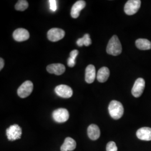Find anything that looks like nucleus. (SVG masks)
<instances>
[{
    "label": "nucleus",
    "mask_w": 151,
    "mask_h": 151,
    "mask_svg": "<svg viewBox=\"0 0 151 151\" xmlns=\"http://www.w3.org/2000/svg\"><path fill=\"white\" fill-rule=\"evenodd\" d=\"M122 52V44L120 42L119 38L116 35H114L108 43L106 52L108 54L114 56H117Z\"/></svg>",
    "instance_id": "obj_1"
},
{
    "label": "nucleus",
    "mask_w": 151,
    "mask_h": 151,
    "mask_svg": "<svg viewBox=\"0 0 151 151\" xmlns=\"http://www.w3.org/2000/svg\"><path fill=\"white\" fill-rule=\"evenodd\" d=\"M108 109L111 117L115 120L121 118L124 114L123 105L116 100H113L110 102Z\"/></svg>",
    "instance_id": "obj_2"
},
{
    "label": "nucleus",
    "mask_w": 151,
    "mask_h": 151,
    "mask_svg": "<svg viewBox=\"0 0 151 151\" xmlns=\"http://www.w3.org/2000/svg\"><path fill=\"white\" fill-rule=\"evenodd\" d=\"M22 134V128L17 124L12 125L6 129V135L7 139L10 141L20 139Z\"/></svg>",
    "instance_id": "obj_3"
},
{
    "label": "nucleus",
    "mask_w": 151,
    "mask_h": 151,
    "mask_svg": "<svg viewBox=\"0 0 151 151\" xmlns=\"http://www.w3.org/2000/svg\"><path fill=\"white\" fill-rule=\"evenodd\" d=\"M141 1L140 0H129L124 6V11L128 15H133L136 14L140 8Z\"/></svg>",
    "instance_id": "obj_4"
},
{
    "label": "nucleus",
    "mask_w": 151,
    "mask_h": 151,
    "mask_svg": "<svg viewBox=\"0 0 151 151\" xmlns=\"http://www.w3.org/2000/svg\"><path fill=\"white\" fill-rule=\"evenodd\" d=\"M52 116L56 122L62 123L68 120L70 117V114L67 109L60 108L54 110L52 114Z\"/></svg>",
    "instance_id": "obj_5"
},
{
    "label": "nucleus",
    "mask_w": 151,
    "mask_h": 151,
    "mask_svg": "<svg viewBox=\"0 0 151 151\" xmlns=\"http://www.w3.org/2000/svg\"><path fill=\"white\" fill-rule=\"evenodd\" d=\"M33 90V83L30 81L24 82L17 90V95L21 98H26L29 96Z\"/></svg>",
    "instance_id": "obj_6"
},
{
    "label": "nucleus",
    "mask_w": 151,
    "mask_h": 151,
    "mask_svg": "<svg viewBox=\"0 0 151 151\" xmlns=\"http://www.w3.org/2000/svg\"><path fill=\"white\" fill-rule=\"evenodd\" d=\"M65 36V32L62 29L52 28L47 33V37L51 42H55L62 39Z\"/></svg>",
    "instance_id": "obj_7"
},
{
    "label": "nucleus",
    "mask_w": 151,
    "mask_h": 151,
    "mask_svg": "<svg viewBox=\"0 0 151 151\" xmlns=\"http://www.w3.org/2000/svg\"><path fill=\"white\" fill-rule=\"evenodd\" d=\"M145 87V81L142 78L136 80L132 90V93L135 97H140Z\"/></svg>",
    "instance_id": "obj_8"
},
{
    "label": "nucleus",
    "mask_w": 151,
    "mask_h": 151,
    "mask_svg": "<svg viewBox=\"0 0 151 151\" xmlns=\"http://www.w3.org/2000/svg\"><path fill=\"white\" fill-rule=\"evenodd\" d=\"M57 95L63 98H70L73 95V91L70 87L65 85H60L55 88Z\"/></svg>",
    "instance_id": "obj_9"
},
{
    "label": "nucleus",
    "mask_w": 151,
    "mask_h": 151,
    "mask_svg": "<svg viewBox=\"0 0 151 151\" xmlns=\"http://www.w3.org/2000/svg\"><path fill=\"white\" fill-rule=\"evenodd\" d=\"M30 37V34L27 29L19 28L13 32V38L17 42H24L27 40Z\"/></svg>",
    "instance_id": "obj_10"
},
{
    "label": "nucleus",
    "mask_w": 151,
    "mask_h": 151,
    "mask_svg": "<svg viewBox=\"0 0 151 151\" xmlns=\"http://www.w3.org/2000/svg\"><path fill=\"white\" fill-rule=\"evenodd\" d=\"M85 6H86V2L85 1H83V0L77 1L73 5L71 9L70 15L74 19L77 18L80 15V13L81 10H83Z\"/></svg>",
    "instance_id": "obj_11"
},
{
    "label": "nucleus",
    "mask_w": 151,
    "mask_h": 151,
    "mask_svg": "<svg viewBox=\"0 0 151 151\" xmlns=\"http://www.w3.org/2000/svg\"><path fill=\"white\" fill-rule=\"evenodd\" d=\"M47 70L52 74L61 75L65 72V67L64 65L60 63L51 64L47 67Z\"/></svg>",
    "instance_id": "obj_12"
},
{
    "label": "nucleus",
    "mask_w": 151,
    "mask_h": 151,
    "mask_svg": "<svg viewBox=\"0 0 151 151\" xmlns=\"http://www.w3.org/2000/svg\"><path fill=\"white\" fill-rule=\"evenodd\" d=\"M137 136L140 140H151V128L149 127H143L137 130Z\"/></svg>",
    "instance_id": "obj_13"
},
{
    "label": "nucleus",
    "mask_w": 151,
    "mask_h": 151,
    "mask_svg": "<svg viewBox=\"0 0 151 151\" xmlns=\"http://www.w3.org/2000/svg\"><path fill=\"white\" fill-rule=\"evenodd\" d=\"M96 78V70L93 65H88L85 70V81L88 83H92Z\"/></svg>",
    "instance_id": "obj_14"
},
{
    "label": "nucleus",
    "mask_w": 151,
    "mask_h": 151,
    "mask_svg": "<svg viewBox=\"0 0 151 151\" xmlns=\"http://www.w3.org/2000/svg\"><path fill=\"white\" fill-rule=\"evenodd\" d=\"M87 134L91 140H97L100 136V130L99 127L95 124L89 125L87 129Z\"/></svg>",
    "instance_id": "obj_15"
},
{
    "label": "nucleus",
    "mask_w": 151,
    "mask_h": 151,
    "mask_svg": "<svg viewBox=\"0 0 151 151\" xmlns=\"http://www.w3.org/2000/svg\"><path fill=\"white\" fill-rule=\"evenodd\" d=\"M76 147V142L75 140L70 137H67L65 139L63 144L60 147L61 151H73Z\"/></svg>",
    "instance_id": "obj_16"
},
{
    "label": "nucleus",
    "mask_w": 151,
    "mask_h": 151,
    "mask_svg": "<svg viewBox=\"0 0 151 151\" xmlns=\"http://www.w3.org/2000/svg\"><path fill=\"white\" fill-rule=\"evenodd\" d=\"M110 76V70L108 67H103L98 70L97 74V79L99 82L103 83L108 80Z\"/></svg>",
    "instance_id": "obj_17"
},
{
    "label": "nucleus",
    "mask_w": 151,
    "mask_h": 151,
    "mask_svg": "<svg viewBox=\"0 0 151 151\" xmlns=\"http://www.w3.org/2000/svg\"><path fill=\"white\" fill-rule=\"evenodd\" d=\"M136 47L140 50H149L151 49V42L146 39H138L135 41Z\"/></svg>",
    "instance_id": "obj_18"
},
{
    "label": "nucleus",
    "mask_w": 151,
    "mask_h": 151,
    "mask_svg": "<svg viewBox=\"0 0 151 151\" xmlns=\"http://www.w3.org/2000/svg\"><path fill=\"white\" fill-rule=\"evenodd\" d=\"M92 43L91 39L88 34H86L84 35L83 38H80L77 41V44L79 47H82L83 45L85 46H89Z\"/></svg>",
    "instance_id": "obj_19"
},
{
    "label": "nucleus",
    "mask_w": 151,
    "mask_h": 151,
    "mask_svg": "<svg viewBox=\"0 0 151 151\" xmlns=\"http://www.w3.org/2000/svg\"><path fill=\"white\" fill-rule=\"evenodd\" d=\"M78 54V51L77 50H73L70 53V57L67 60V65L70 67H73L76 64V58Z\"/></svg>",
    "instance_id": "obj_20"
},
{
    "label": "nucleus",
    "mask_w": 151,
    "mask_h": 151,
    "mask_svg": "<svg viewBox=\"0 0 151 151\" xmlns=\"http://www.w3.org/2000/svg\"><path fill=\"white\" fill-rule=\"evenodd\" d=\"M29 6V4L26 0H19L16 3L15 8L17 11H22L25 10Z\"/></svg>",
    "instance_id": "obj_21"
},
{
    "label": "nucleus",
    "mask_w": 151,
    "mask_h": 151,
    "mask_svg": "<svg viewBox=\"0 0 151 151\" xmlns=\"http://www.w3.org/2000/svg\"><path fill=\"white\" fill-rule=\"evenodd\" d=\"M118 151V148L116 145V143L113 141L109 142L106 145V151Z\"/></svg>",
    "instance_id": "obj_22"
},
{
    "label": "nucleus",
    "mask_w": 151,
    "mask_h": 151,
    "mask_svg": "<svg viewBox=\"0 0 151 151\" xmlns=\"http://www.w3.org/2000/svg\"><path fill=\"white\" fill-rule=\"evenodd\" d=\"M50 4V9L52 11H55L57 9V1L55 0H49L48 1Z\"/></svg>",
    "instance_id": "obj_23"
},
{
    "label": "nucleus",
    "mask_w": 151,
    "mask_h": 151,
    "mask_svg": "<svg viewBox=\"0 0 151 151\" xmlns=\"http://www.w3.org/2000/svg\"><path fill=\"white\" fill-rule=\"evenodd\" d=\"M4 60L1 58H0V70H2V68H4Z\"/></svg>",
    "instance_id": "obj_24"
}]
</instances>
